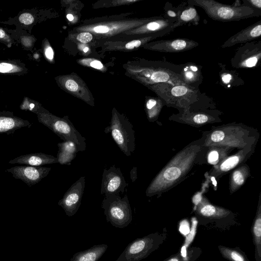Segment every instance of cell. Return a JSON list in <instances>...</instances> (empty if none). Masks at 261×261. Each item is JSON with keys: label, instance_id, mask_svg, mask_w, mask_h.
<instances>
[{"label": "cell", "instance_id": "cell-5", "mask_svg": "<svg viewBox=\"0 0 261 261\" xmlns=\"http://www.w3.org/2000/svg\"><path fill=\"white\" fill-rule=\"evenodd\" d=\"M105 133H110L121 151L129 156L135 149V131L133 125L124 116L116 111L113 113L110 125L105 129Z\"/></svg>", "mask_w": 261, "mask_h": 261}, {"label": "cell", "instance_id": "cell-7", "mask_svg": "<svg viewBox=\"0 0 261 261\" xmlns=\"http://www.w3.org/2000/svg\"><path fill=\"white\" fill-rule=\"evenodd\" d=\"M164 99L165 103L175 107H184L185 110L197 98L196 89L186 85L163 83Z\"/></svg>", "mask_w": 261, "mask_h": 261}, {"label": "cell", "instance_id": "cell-30", "mask_svg": "<svg viewBox=\"0 0 261 261\" xmlns=\"http://www.w3.org/2000/svg\"><path fill=\"white\" fill-rule=\"evenodd\" d=\"M220 80L221 82L224 85L230 86V84L232 83L234 81V75L233 74L229 72L224 71V72H221L220 73Z\"/></svg>", "mask_w": 261, "mask_h": 261}, {"label": "cell", "instance_id": "cell-25", "mask_svg": "<svg viewBox=\"0 0 261 261\" xmlns=\"http://www.w3.org/2000/svg\"><path fill=\"white\" fill-rule=\"evenodd\" d=\"M145 106L148 120L154 121L158 118L163 103L160 99L150 98L147 101Z\"/></svg>", "mask_w": 261, "mask_h": 261}, {"label": "cell", "instance_id": "cell-12", "mask_svg": "<svg viewBox=\"0 0 261 261\" xmlns=\"http://www.w3.org/2000/svg\"><path fill=\"white\" fill-rule=\"evenodd\" d=\"M50 170V167L20 165L6 169V171L10 172L15 179H20L31 187L46 177Z\"/></svg>", "mask_w": 261, "mask_h": 261}, {"label": "cell", "instance_id": "cell-14", "mask_svg": "<svg viewBox=\"0 0 261 261\" xmlns=\"http://www.w3.org/2000/svg\"><path fill=\"white\" fill-rule=\"evenodd\" d=\"M261 35V20L243 29L227 39L221 46L229 47L238 43L249 42Z\"/></svg>", "mask_w": 261, "mask_h": 261}, {"label": "cell", "instance_id": "cell-29", "mask_svg": "<svg viewBox=\"0 0 261 261\" xmlns=\"http://www.w3.org/2000/svg\"><path fill=\"white\" fill-rule=\"evenodd\" d=\"M145 246V242L144 240L136 241L129 246L126 251V254L128 255V257H133V255L138 254L142 251Z\"/></svg>", "mask_w": 261, "mask_h": 261}, {"label": "cell", "instance_id": "cell-10", "mask_svg": "<svg viewBox=\"0 0 261 261\" xmlns=\"http://www.w3.org/2000/svg\"><path fill=\"white\" fill-rule=\"evenodd\" d=\"M255 145L240 149L236 153L229 155L218 165L213 166L210 175L219 179L228 172L245 164L254 151Z\"/></svg>", "mask_w": 261, "mask_h": 261}, {"label": "cell", "instance_id": "cell-31", "mask_svg": "<svg viewBox=\"0 0 261 261\" xmlns=\"http://www.w3.org/2000/svg\"><path fill=\"white\" fill-rule=\"evenodd\" d=\"M180 6L176 8H165V18L176 21Z\"/></svg>", "mask_w": 261, "mask_h": 261}, {"label": "cell", "instance_id": "cell-41", "mask_svg": "<svg viewBox=\"0 0 261 261\" xmlns=\"http://www.w3.org/2000/svg\"><path fill=\"white\" fill-rule=\"evenodd\" d=\"M142 44V41L140 40H135L129 42L125 45L127 49H132L135 47H138Z\"/></svg>", "mask_w": 261, "mask_h": 261}, {"label": "cell", "instance_id": "cell-32", "mask_svg": "<svg viewBox=\"0 0 261 261\" xmlns=\"http://www.w3.org/2000/svg\"><path fill=\"white\" fill-rule=\"evenodd\" d=\"M18 20L23 24L30 25L34 22V17L31 13L25 12L20 15Z\"/></svg>", "mask_w": 261, "mask_h": 261}, {"label": "cell", "instance_id": "cell-1", "mask_svg": "<svg viewBox=\"0 0 261 261\" xmlns=\"http://www.w3.org/2000/svg\"><path fill=\"white\" fill-rule=\"evenodd\" d=\"M203 141L192 143L176 153L151 181L146 195H160L179 184L192 169Z\"/></svg>", "mask_w": 261, "mask_h": 261}, {"label": "cell", "instance_id": "cell-19", "mask_svg": "<svg viewBox=\"0 0 261 261\" xmlns=\"http://www.w3.org/2000/svg\"><path fill=\"white\" fill-rule=\"evenodd\" d=\"M179 6L177 19L172 27V31L176 28L188 23L197 25L200 21L199 16L194 6H185V4Z\"/></svg>", "mask_w": 261, "mask_h": 261}, {"label": "cell", "instance_id": "cell-4", "mask_svg": "<svg viewBox=\"0 0 261 261\" xmlns=\"http://www.w3.org/2000/svg\"><path fill=\"white\" fill-rule=\"evenodd\" d=\"M37 115L39 122L51 130L63 141L73 142L76 145L78 151L86 149V139L74 127L68 117H58L48 112Z\"/></svg>", "mask_w": 261, "mask_h": 261}, {"label": "cell", "instance_id": "cell-44", "mask_svg": "<svg viewBox=\"0 0 261 261\" xmlns=\"http://www.w3.org/2000/svg\"><path fill=\"white\" fill-rule=\"evenodd\" d=\"M90 66L94 68L100 69L103 67V65L99 61H93L90 63Z\"/></svg>", "mask_w": 261, "mask_h": 261}, {"label": "cell", "instance_id": "cell-15", "mask_svg": "<svg viewBox=\"0 0 261 261\" xmlns=\"http://www.w3.org/2000/svg\"><path fill=\"white\" fill-rule=\"evenodd\" d=\"M58 163L57 158L53 155L42 152L32 153L20 155L9 162V164H18L34 167Z\"/></svg>", "mask_w": 261, "mask_h": 261}, {"label": "cell", "instance_id": "cell-13", "mask_svg": "<svg viewBox=\"0 0 261 261\" xmlns=\"http://www.w3.org/2000/svg\"><path fill=\"white\" fill-rule=\"evenodd\" d=\"M196 41L187 38H176L154 42L150 48L164 53H177L193 49L198 46Z\"/></svg>", "mask_w": 261, "mask_h": 261}, {"label": "cell", "instance_id": "cell-18", "mask_svg": "<svg viewBox=\"0 0 261 261\" xmlns=\"http://www.w3.org/2000/svg\"><path fill=\"white\" fill-rule=\"evenodd\" d=\"M180 74L182 81L186 85L195 89V86L201 83L202 78L201 69L197 65L192 63L182 65Z\"/></svg>", "mask_w": 261, "mask_h": 261}, {"label": "cell", "instance_id": "cell-36", "mask_svg": "<svg viewBox=\"0 0 261 261\" xmlns=\"http://www.w3.org/2000/svg\"><path fill=\"white\" fill-rule=\"evenodd\" d=\"M0 41L4 43L8 47H11L12 40L10 37L3 29L0 28Z\"/></svg>", "mask_w": 261, "mask_h": 261}, {"label": "cell", "instance_id": "cell-27", "mask_svg": "<svg viewBox=\"0 0 261 261\" xmlns=\"http://www.w3.org/2000/svg\"><path fill=\"white\" fill-rule=\"evenodd\" d=\"M260 194L259 196L257 213L253 224V236L256 246L258 251V258H260V240H261V207H260Z\"/></svg>", "mask_w": 261, "mask_h": 261}, {"label": "cell", "instance_id": "cell-21", "mask_svg": "<svg viewBox=\"0 0 261 261\" xmlns=\"http://www.w3.org/2000/svg\"><path fill=\"white\" fill-rule=\"evenodd\" d=\"M59 150L56 157L61 165H70L78 151L76 145L72 142L63 141L58 144Z\"/></svg>", "mask_w": 261, "mask_h": 261}, {"label": "cell", "instance_id": "cell-20", "mask_svg": "<svg viewBox=\"0 0 261 261\" xmlns=\"http://www.w3.org/2000/svg\"><path fill=\"white\" fill-rule=\"evenodd\" d=\"M250 174V168L246 164H243L234 169L230 175L229 183L230 193L233 194L243 186Z\"/></svg>", "mask_w": 261, "mask_h": 261}, {"label": "cell", "instance_id": "cell-38", "mask_svg": "<svg viewBox=\"0 0 261 261\" xmlns=\"http://www.w3.org/2000/svg\"><path fill=\"white\" fill-rule=\"evenodd\" d=\"M34 42V38L32 36H23L21 39L22 44L27 48L32 47Z\"/></svg>", "mask_w": 261, "mask_h": 261}, {"label": "cell", "instance_id": "cell-47", "mask_svg": "<svg viewBox=\"0 0 261 261\" xmlns=\"http://www.w3.org/2000/svg\"><path fill=\"white\" fill-rule=\"evenodd\" d=\"M169 261H178V259L176 258H173L171 259H170Z\"/></svg>", "mask_w": 261, "mask_h": 261}, {"label": "cell", "instance_id": "cell-48", "mask_svg": "<svg viewBox=\"0 0 261 261\" xmlns=\"http://www.w3.org/2000/svg\"><path fill=\"white\" fill-rule=\"evenodd\" d=\"M88 50V47H85L84 49V51L86 53Z\"/></svg>", "mask_w": 261, "mask_h": 261}, {"label": "cell", "instance_id": "cell-24", "mask_svg": "<svg viewBox=\"0 0 261 261\" xmlns=\"http://www.w3.org/2000/svg\"><path fill=\"white\" fill-rule=\"evenodd\" d=\"M107 246L102 245L77 254L72 261H96L106 250Z\"/></svg>", "mask_w": 261, "mask_h": 261}, {"label": "cell", "instance_id": "cell-23", "mask_svg": "<svg viewBox=\"0 0 261 261\" xmlns=\"http://www.w3.org/2000/svg\"><path fill=\"white\" fill-rule=\"evenodd\" d=\"M206 153L207 162L214 166L218 165L225 158L229 156V154L233 149L227 146H210L208 147Z\"/></svg>", "mask_w": 261, "mask_h": 261}, {"label": "cell", "instance_id": "cell-3", "mask_svg": "<svg viewBox=\"0 0 261 261\" xmlns=\"http://www.w3.org/2000/svg\"><path fill=\"white\" fill-rule=\"evenodd\" d=\"M188 6L201 8L212 19L222 22L239 21L259 17L261 10L245 6L223 4L214 0H189Z\"/></svg>", "mask_w": 261, "mask_h": 261}, {"label": "cell", "instance_id": "cell-8", "mask_svg": "<svg viewBox=\"0 0 261 261\" xmlns=\"http://www.w3.org/2000/svg\"><path fill=\"white\" fill-rule=\"evenodd\" d=\"M261 60V42L245 43L236 52L231 60V66L237 69L256 66Z\"/></svg>", "mask_w": 261, "mask_h": 261}, {"label": "cell", "instance_id": "cell-40", "mask_svg": "<svg viewBox=\"0 0 261 261\" xmlns=\"http://www.w3.org/2000/svg\"><path fill=\"white\" fill-rule=\"evenodd\" d=\"M180 232L184 235L189 234L190 231L188 222L186 221H182L180 224L179 229Z\"/></svg>", "mask_w": 261, "mask_h": 261}, {"label": "cell", "instance_id": "cell-9", "mask_svg": "<svg viewBox=\"0 0 261 261\" xmlns=\"http://www.w3.org/2000/svg\"><path fill=\"white\" fill-rule=\"evenodd\" d=\"M128 186L119 168L115 165L103 170L101 185V194L105 196L110 194L123 193L125 188Z\"/></svg>", "mask_w": 261, "mask_h": 261}, {"label": "cell", "instance_id": "cell-39", "mask_svg": "<svg viewBox=\"0 0 261 261\" xmlns=\"http://www.w3.org/2000/svg\"><path fill=\"white\" fill-rule=\"evenodd\" d=\"M66 88L69 91L74 92L76 91L79 88L77 83L73 80H68L65 83Z\"/></svg>", "mask_w": 261, "mask_h": 261}, {"label": "cell", "instance_id": "cell-35", "mask_svg": "<svg viewBox=\"0 0 261 261\" xmlns=\"http://www.w3.org/2000/svg\"><path fill=\"white\" fill-rule=\"evenodd\" d=\"M92 38V35L91 33L87 32H85L79 34L77 36L76 39L80 42L86 43L91 41Z\"/></svg>", "mask_w": 261, "mask_h": 261}, {"label": "cell", "instance_id": "cell-26", "mask_svg": "<svg viewBox=\"0 0 261 261\" xmlns=\"http://www.w3.org/2000/svg\"><path fill=\"white\" fill-rule=\"evenodd\" d=\"M23 64L13 61H0V73L16 74L26 70Z\"/></svg>", "mask_w": 261, "mask_h": 261}, {"label": "cell", "instance_id": "cell-22", "mask_svg": "<svg viewBox=\"0 0 261 261\" xmlns=\"http://www.w3.org/2000/svg\"><path fill=\"white\" fill-rule=\"evenodd\" d=\"M197 212L205 217H220L228 214L225 209L210 203L205 198H202L197 204Z\"/></svg>", "mask_w": 261, "mask_h": 261}, {"label": "cell", "instance_id": "cell-37", "mask_svg": "<svg viewBox=\"0 0 261 261\" xmlns=\"http://www.w3.org/2000/svg\"><path fill=\"white\" fill-rule=\"evenodd\" d=\"M196 225L197 221L195 220H193L192 223V229L191 231H190V232L189 233V234L188 237L187 238L185 246H188L191 242V241L193 240L195 234Z\"/></svg>", "mask_w": 261, "mask_h": 261}, {"label": "cell", "instance_id": "cell-45", "mask_svg": "<svg viewBox=\"0 0 261 261\" xmlns=\"http://www.w3.org/2000/svg\"><path fill=\"white\" fill-rule=\"evenodd\" d=\"M181 254L184 257H186V248L185 246H184L182 247L181 250Z\"/></svg>", "mask_w": 261, "mask_h": 261}, {"label": "cell", "instance_id": "cell-34", "mask_svg": "<svg viewBox=\"0 0 261 261\" xmlns=\"http://www.w3.org/2000/svg\"><path fill=\"white\" fill-rule=\"evenodd\" d=\"M225 254L228 256L229 258L234 261H246L244 257L236 251L228 250L225 251Z\"/></svg>", "mask_w": 261, "mask_h": 261}, {"label": "cell", "instance_id": "cell-42", "mask_svg": "<svg viewBox=\"0 0 261 261\" xmlns=\"http://www.w3.org/2000/svg\"><path fill=\"white\" fill-rule=\"evenodd\" d=\"M44 55L48 60H53L54 58V51L52 48L49 45H48L44 48Z\"/></svg>", "mask_w": 261, "mask_h": 261}, {"label": "cell", "instance_id": "cell-46", "mask_svg": "<svg viewBox=\"0 0 261 261\" xmlns=\"http://www.w3.org/2000/svg\"><path fill=\"white\" fill-rule=\"evenodd\" d=\"M67 18L70 21H72L73 19V16L70 14H67Z\"/></svg>", "mask_w": 261, "mask_h": 261}, {"label": "cell", "instance_id": "cell-6", "mask_svg": "<svg viewBox=\"0 0 261 261\" xmlns=\"http://www.w3.org/2000/svg\"><path fill=\"white\" fill-rule=\"evenodd\" d=\"M101 207L108 221L113 224H127L132 219V211L127 195L121 198L118 194L105 196Z\"/></svg>", "mask_w": 261, "mask_h": 261}, {"label": "cell", "instance_id": "cell-43", "mask_svg": "<svg viewBox=\"0 0 261 261\" xmlns=\"http://www.w3.org/2000/svg\"><path fill=\"white\" fill-rule=\"evenodd\" d=\"M130 178L132 182H134L137 178V167H134L130 171Z\"/></svg>", "mask_w": 261, "mask_h": 261}, {"label": "cell", "instance_id": "cell-2", "mask_svg": "<svg viewBox=\"0 0 261 261\" xmlns=\"http://www.w3.org/2000/svg\"><path fill=\"white\" fill-rule=\"evenodd\" d=\"M242 123H230L215 127L205 136L203 146H227L242 149L255 145L258 133Z\"/></svg>", "mask_w": 261, "mask_h": 261}, {"label": "cell", "instance_id": "cell-33", "mask_svg": "<svg viewBox=\"0 0 261 261\" xmlns=\"http://www.w3.org/2000/svg\"><path fill=\"white\" fill-rule=\"evenodd\" d=\"M243 4L241 6H248L252 8L261 10L260 0H243Z\"/></svg>", "mask_w": 261, "mask_h": 261}, {"label": "cell", "instance_id": "cell-16", "mask_svg": "<svg viewBox=\"0 0 261 261\" xmlns=\"http://www.w3.org/2000/svg\"><path fill=\"white\" fill-rule=\"evenodd\" d=\"M172 120L192 125H205L216 122V117L203 112H190L189 110H185L181 114L171 116Z\"/></svg>", "mask_w": 261, "mask_h": 261}, {"label": "cell", "instance_id": "cell-28", "mask_svg": "<svg viewBox=\"0 0 261 261\" xmlns=\"http://www.w3.org/2000/svg\"><path fill=\"white\" fill-rule=\"evenodd\" d=\"M20 108L23 110H29L37 115L39 113L47 112V111L41 107L37 102L33 101H30L29 99L25 98L22 104L20 106Z\"/></svg>", "mask_w": 261, "mask_h": 261}, {"label": "cell", "instance_id": "cell-11", "mask_svg": "<svg viewBox=\"0 0 261 261\" xmlns=\"http://www.w3.org/2000/svg\"><path fill=\"white\" fill-rule=\"evenodd\" d=\"M85 186V176L81 177L73 183L59 200L67 215L71 216L78 210L81 203Z\"/></svg>", "mask_w": 261, "mask_h": 261}, {"label": "cell", "instance_id": "cell-17", "mask_svg": "<svg viewBox=\"0 0 261 261\" xmlns=\"http://www.w3.org/2000/svg\"><path fill=\"white\" fill-rule=\"evenodd\" d=\"M31 125L28 120L15 116L12 112L0 111V134H12L16 129Z\"/></svg>", "mask_w": 261, "mask_h": 261}]
</instances>
